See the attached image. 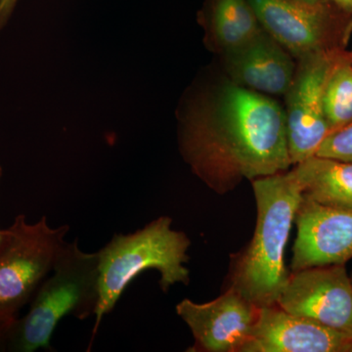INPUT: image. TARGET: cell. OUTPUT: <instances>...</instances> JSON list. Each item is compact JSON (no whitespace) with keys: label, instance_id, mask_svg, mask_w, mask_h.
Instances as JSON below:
<instances>
[{"label":"cell","instance_id":"4fadbf2b","mask_svg":"<svg viewBox=\"0 0 352 352\" xmlns=\"http://www.w3.org/2000/svg\"><path fill=\"white\" fill-rule=\"evenodd\" d=\"M200 21L207 43L223 55L242 47L264 31L249 0H206Z\"/></svg>","mask_w":352,"mask_h":352},{"label":"cell","instance_id":"e0dca14e","mask_svg":"<svg viewBox=\"0 0 352 352\" xmlns=\"http://www.w3.org/2000/svg\"><path fill=\"white\" fill-rule=\"evenodd\" d=\"M18 0H0V31L12 15Z\"/></svg>","mask_w":352,"mask_h":352},{"label":"cell","instance_id":"30bf717a","mask_svg":"<svg viewBox=\"0 0 352 352\" xmlns=\"http://www.w3.org/2000/svg\"><path fill=\"white\" fill-rule=\"evenodd\" d=\"M298 234L292 272L346 264L352 258V210L321 205L302 195L296 210Z\"/></svg>","mask_w":352,"mask_h":352},{"label":"cell","instance_id":"277c9868","mask_svg":"<svg viewBox=\"0 0 352 352\" xmlns=\"http://www.w3.org/2000/svg\"><path fill=\"white\" fill-rule=\"evenodd\" d=\"M98 263V254L82 252L78 239L65 242L52 274L32 296L29 311L11 326L7 351H52L51 338L64 317L85 320L94 316L99 300Z\"/></svg>","mask_w":352,"mask_h":352},{"label":"cell","instance_id":"9c48e42d","mask_svg":"<svg viewBox=\"0 0 352 352\" xmlns=\"http://www.w3.org/2000/svg\"><path fill=\"white\" fill-rule=\"evenodd\" d=\"M175 309L195 340L188 351L204 352H240L251 338L259 311L233 287L212 302L184 298Z\"/></svg>","mask_w":352,"mask_h":352},{"label":"cell","instance_id":"7402d4cb","mask_svg":"<svg viewBox=\"0 0 352 352\" xmlns=\"http://www.w3.org/2000/svg\"><path fill=\"white\" fill-rule=\"evenodd\" d=\"M4 237V230H0V244H1L2 240Z\"/></svg>","mask_w":352,"mask_h":352},{"label":"cell","instance_id":"5bb4252c","mask_svg":"<svg viewBox=\"0 0 352 352\" xmlns=\"http://www.w3.org/2000/svg\"><path fill=\"white\" fill-rule=\"evenodd\" d=\"M293 168L302 195L321 205L352 210V163L314 156Z\"/></svg>","mask_w":352,"mask_h":352},{"label":"cell","instance_id":"2e32d148","mask_svg":"<svg viewBox=\"0 0 352 352\" xmlns=\"http://www.w3.org/2000/svg\"><path fill=\"white\" fill-rule=\"evenodd\" d=\"M315 156L352 163V122L331 131L321 143Z\"/></svg>","mask_w":352,"mask_h":352},{"label":"cell","instance_id":"ac0fdd59","mask_svg":"<svg viewBox=\"0 0 352 352\" xmlns=\"http://www.w3.org/2000/svg\"><path fill=\"white\" fill-rule=\"evenodd\" d=\"M14 321H0V351H7L9 333Z\"/></svg>","mask_w":352,"mask_h":352},{"label":"cell","instance_id":"9a60e30c","mask_svg":"<svg viewBox=\"0 0 352 352\" xmlns=\"http://www.w3.org/2000/svg\"><path fill=\"white\" fill-rule=\"evenodd\" d=\"M346 51L336 60L324 90V115L330 132L352 122V62Z\"/></svg>","mask_w":352,"mask_h":352},{"label":"cell","instance_id":"44dd1931","mask_svg":"<svg viewBox=\"0 0 352 352\" xmlns=\"http://www.w3.org/2000/svg\"><path fill=\"white\" fill-rule=\"evenodd\" d=\"M346 56L352 62V50H351V51L347 50L346 51Z\"/></svg>","mask_w":352,"mask_h":352},{"label":"cell","instance_id":"8992f818","mask_svg":"<svg viewBox=\"0 0 352 352\" xmlns=\"http://www.w3.org/2000/svg\"><path fill=\"white\" fill-rule=\"evenodd\" d=\"M264 31L296 61L346 50L352 13L335 0H249Z\"/></svg>","mask_w":352,"mask_h":352},{"label":"cell","instance_id":"5b68a950","mask_svg":"<svg viewBox=\"0 0 352 352\" xmlns=\"http://www.w3.org/2000/svg\"><path fill=\"white\" fill-rule=\"evenodd\" d=\"M69 227L52 228L47 217L28 223L19 214L4 230L0 244V321H14L18 312L52 272Z\"/></svg>","mask_w":352,"mask_h":352},{"label":"cell","instance_id":"6da1fadb","mask_svg":"<svg viewBox=\"0 0 352 352\" xmlns=\"http://www.w3.org/2000/svg\"><path fill=\"white\" fill-rule=\"evenodd\" d=\"M179 147L193 173L219 194L292 166L284 109L232 82L192 104L182 120Z\"/></svg>","mask_w":352,"mask_h":352},{"label":"cell","instance_id":"cb8c5ba5","mask_svg":"<svg viewBox=\"0 0 352 352\" xmlns=\"http://www.w3.org/2000/svg\"><path fill=\"white\" fill-rule=\"evenodd\" d=\"M351 282H352V276L351 277Z\"/></svg>","mask_w":352,"mask_h":352},{"label":"cell","instance_id":"d6986e66","mask_svg":"<svg viewBox=\"0 0 352 352\" xmlns=\"http://www.w3.org/2000/svg\"><path fill=\"white\" fill-rule=\"evenodd\" d=\"M335 1L352 13V0H335Z\"/></svg>","mask_w":352,"mask_h":352},{"label":"cell","instance_id":"ffe728a7","mask_svg":"<svg viewBox=\"0 0 352 352\" xmlns=\"http://www.w3.org/2000/svg\"><path fill=\"white\" fill-rule=\"evenodd\" d=\"M342 352H352V340L347 342Z\"/></svg>","mask_w":352,"mask_h":352},{"label":"cell","instance_id":"7c38bea8","mask_svg":"<svg viewBox=\"0 0 352 352\" xmlns=\"http://www.w3.org/2000/svg\"><path fill=\"white\" fill-rule=\"evenodd\" d=\"M224 56L231 82L258 94L285 96L295 78V58L265 31Z\"/></svg>","mask_w":352,"mask_h":352},{"label":"cell","instance_id":"8fae6325","mask_svg":"<svg viewBox=\"0 0 352 352\" xmlns=\"http://www.w3.org/2000/svg\"><path fill=\"white\" fill-rule=\"evenodd\" d=\"M346 336L278 305L259 307L251 338L240 352H342Z\"/></svg>","mask_w":352,"mask_h":352},{"label":"cell","instance_id":"ba28073f","mask_svg":"<svg viewBox=\"0 0 352 352\" xmlns=\"http://www.w3.org/2000/svg\"><path fill=\"white\" fill-rule=\"evenodd\" d=\"M277 305L352 340V282L346 264L292 272Z\"/></svg>","mask_w":352,"mask_h":352},{"label":"cell","instance_id":"3957f363","mask_svg":"<svg viewBox=\"0 0 352 352\" xmlns=\"http://www.w3.org/2000/svg\"><path fill=\"white\" fill-rule=\"evenodd\" d=\"M171 224L170 217L162 215L135 232L115 234L97 252L99 300L91 340L104 316L113 311L129 284L144 271H159L160 287L164 292L175 284H189L190 273L184 263L189 261L191 242L186 234L175 230Z\"/></svg>","mask_w":352,"mask_h":352},{"label":"cell","instance_id":"52a82bcc","mask_svg":"<svg viewBox=\"0 0 352 352\" xmlns=\"http://www.w3.org/2000/svg\"><path fill=\"white\" fill-rule=\"evenodd\" d=\"M340 52L318 53L298 60L295 78L285 95L287 142L292 166L315 156L330 133L324 115V90Z\"/></svg>","mask_w":352,"mask_h":352},{"label":"cell","instance_id":"603a6c76","mask_svg":"<svg viewBox=\"0 0 352 352\" xmlns=\"http://www.w3.org/2000/svg\"><path fill=\"white\" fill-rule=\"evenodd\" d=\"M1 175H2V168H1V166H0V179H1Z\"/></svg>","mask_w":352,"mask_h":352},{"label":"cell","instance_id":"7a4b0ae2","mask_svg":"<svg viewBox=\"0 0 352 352\" xmlns=\"http://www.w3.org/2000/svg\"><path fill=\"white\" fill-rule=\"evenodd\" d=\"M256 229L251 244L234 266L231 287L256 307L277 305L291 273L285 249L302 192L293 170L252 180Z\"/></svg>","mask_w":352,"mask_h":352}]
</instances>
